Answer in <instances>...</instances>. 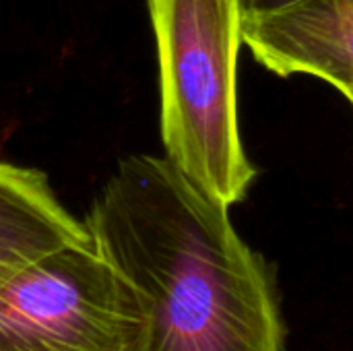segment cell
Listing matches in <instances>:
<instances>
[{
    "instance_id": "1",
    "label": "cell",
    "mask_w": 353,
    "mask_h": 351,
    "mask_svg": "<svg viewBox=\"0 0 353 351\" xmlns=\"http://www.w3.org/2000/svg\"><path fill=\"white\" fill-rule=\"evenodd\" d=\"M83 223L137 298L128 351H285L267 263L165 157L122 159Z\"/></svg>"
},
{
    "instance_id": "5",
    "label": "cell",
    "mask_w": 353,
    "mask_h": 351,
    "mask_svg": "<svg viewBox=\"0 0 353 351\" xmlns=\"http://www.w3.org/2000/svg\"><path fill=\"white\" fill-rule=\"evenodd\" d=\"M89 242L43 172L0 161V290L41 257Z\"/></svg>"
},
{
    "instance_id": "6",
    "label": "cell",
    "mask_w": 353,
    "mask_h": 351,
    "mask_svg": "<svg viewBox=\"0 0 353 351\" xmlns=\"http://www.w3.org/2000/svg\"><path fill=\"white\" fill-rule=\"evenodd\" d=\"M242 2H244V12H265V10L290 6L298 0H242Z\"/></svg>"
},
{
    "instance_id": "7",
    "label": "cell",
    "mask_w": 353,
    "mask_h": 351,
    "mask_svg": "<svg viewBox=\"0 0 353 351\" xmlns=\"http://www.w3.org/2000/svg\"><path fill=\"white\" fill-rule=\"evenodd\" d=\"M350 103H352V106H353V95H352V97H350Z\"/></svg>"
},
{
    "instance_id": "3",
    "label": "cell",
    "mask_w": 353,
    "mask_h": 351,
    "mask_svg": "<svg viewBox=\"0 0 353 351\" xmlns=\"http://www.w3.org/2000/svg\"><path fill=\"white\" fill-rule=\"evenodd\" d=\"M139 327L132 290L91 242L41 257L0 290V351H128Z\"/></svg>"
},
{
    "instance_id": "4",
    "label": "cell",
    "mask_w": 353,
    "mask_h": 351,
    "mask_svg": "<svg viewBox=\"0 0 353 351\" xmlns=\"http://www.w3.org/2000/svg\"><path fill=\"white\" fill-rule=\"evenodd\" d=\"M242 41L277 77H314L353 95V0H298L244 12Z\"/></svg>"
},
{
    "instance_id": "2",
    "label": "cell",
    "mask_w": 353,
    "mask_h": 351,
    "mask_svg": "<svg viewBox=\"0 0 353 351\" xmlns=\"http://www.w3.org/2000/svg\"><path fill=\"white\" fill-rule=\"evenodd\" d=\"M159 64L165 159L225 207L242 203L259 172L238 114L242 0H147Z\"/></svg>"
}]
</instances>
